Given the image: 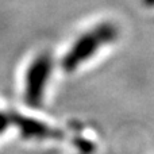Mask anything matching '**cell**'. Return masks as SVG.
I'll return each instance as SVG.
<instances>
[{
	"mask_svg": "<svg viewBox=\"0 0 154 154\" xmlns=\"http://www.w3.org/2000/svg\"><path fill=\"white\" fill-rule=\"evenodd\" d=\"M116 35L118 29L112 23L104 22L95 26L89 31L80 35L76 42L70 46L62 60V68L66 72H75L80 65L95 56L101 46H106L112 42Z\"/></svg>",
	"mask_w": 154,
	"mask_h": 154,
	"instance_id": "6da1fadb",
	"label": "cell"
},
{
	"mask_svg": "<svg viewBox=\"0 0 154 154\" xmlns=\"http://www.w3.org/2000/svg\"><path fill=\"white\" fill-rule=\"evenodd\" d=\"M50 73L51 58L49 56L41 54L31 62L24 79V97L27 104L32 107H38L42 104Z\"/></svg>",
	"mask_w": 154,
	"mask_h": 154,
	"instance_id": "7a4b0ae2",
	"label": "cell"
}]
</instances>
